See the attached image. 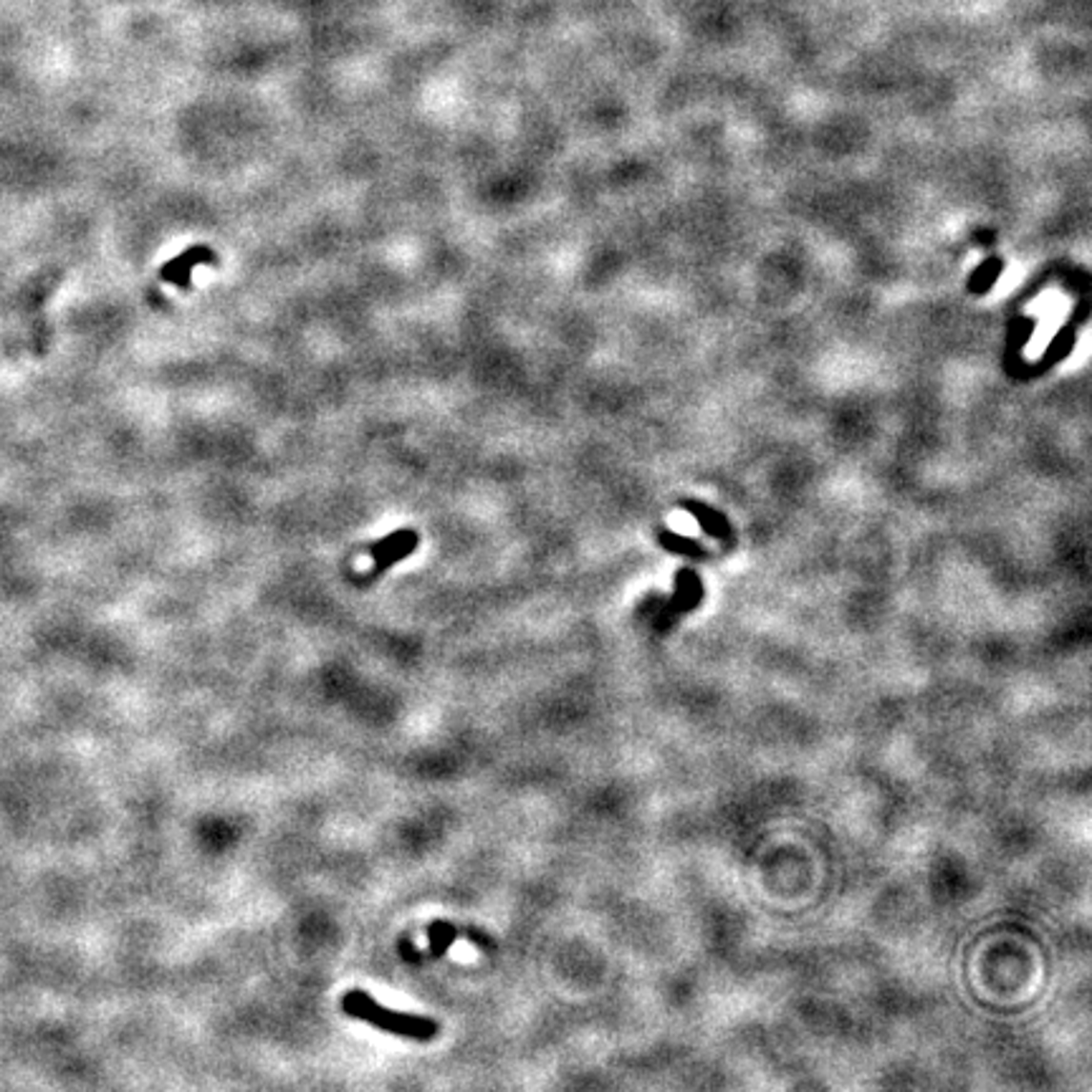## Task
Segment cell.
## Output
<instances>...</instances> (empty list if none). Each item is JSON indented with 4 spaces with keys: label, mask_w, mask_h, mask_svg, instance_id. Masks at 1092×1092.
<instances>
[{
    "label": "cell",
    "mask_w": 1092,
    "mask_h": 1092,
    "mask_svg": "<svg viewBox=\"0 0 1092 1092\" xmlns=\"http://www.w3.org/2000/svg\"><path fill=\"white\" fill-rule=\"evenodd\" d=\"M341 1009L355 1020H362L377 1029H384L390 1035L405 1037V1040L415 1041H430L438 1035V1024L425 1017H415V1014L395 1012L387 1006L377 1004L375 999L364 994L362 989H352L341 999Z\"/></svg>",
    "instance_id": "obj_1"
},
{
    "label": "cell",
    "mask_w": 1092,
    "mask_h": 1092,
    "mask_svg": "<svg viewBox=\"0 0 1092 1092\" xmlns=\"http://www.w3.org/2000/svg\"><path fill=\"white\" fill-rule=\"evenodd\" d=\"M418 544H420V539H418V534H415L413 528H400V531H395V534L384 536V539H380V542L372 544V549H369V554H372V559H375V569L377 572L390 569L395 562L410 557V554L418 549Z\"/></svg>",
    "instance_id": "obj_2"
},
{
    "label": "cell",
    "mask_w": 1092,
    "mask_h": 1092,
    "mask_svg": "<svg viewBox=\"0 0 1092 1092\" xmlns=\"http://www.w3.org/2000/svg\"><path fill=\"white\" fill-rule=\"evenodd\" d=\"M200 263H216V256H213L210 248L193 246L188 248V251H182L180 256H175L165 268H159V278L167 283H173L177 289L190 291V276H193V268L200 266Z\"/></svg>",
    "instance_id": "obj_3"
},
{
    "label": "cell",
    "mask_w": 1092,
    "mask_h": 1092,
    "mask_svg": "<svg viewBox=\"0 0 1092 1092\" xmlns=\"http://www.w3.org/2000/svg\"><path fill=\"white\" fill-rule=\"evenodd\" d=\"M456 938H458V928L453 926V923H445V920H435V923H430V928H427V943H430V954L433 956L448 954L450 946L456 943Z\"/></svg>",
    "instance_id": "obj_4"
}]
</instances>
